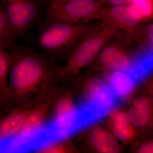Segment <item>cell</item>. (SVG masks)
Returning <instances> with one entry per match:
<instances>
[{"instance_id":"5b68a950","label":"cell","mask_w":153,"mask_h":153,"mask_svg":"<svg viewBox=\"0 0 153 153\" xmlns=\"http://www.w3.org/2000/svg\"><path fill=\"white\" fill-rule=\"evenodd\" d=\"M105 0H79L48 4L45 22L78 24L100 20Z\"/></svg>"},{"instance_id":"ac0fdd59","label":"cell","mask_w":153,"mask_h":153,"mask_svg":"<svg viewBox=\"0 0 153 153\" xmlns=\"http://www.w3.org/2000/svg\"><path fill=\"white\" fill-rule=\"evenodd\" d=\"M16 33L4 10L0 7V47L9 51L16 45Z\"/></svg>"},{"instance_id":"7402d4cb","label":"cell","mask_w":153,"mask_h":153,"mask_svg":"<svg viewBox=\"0 0 153 153\" xmlns=\"http://www.w3.org/2000/svg\"><path fill=\"white\" fill-rule=\"evenodd\" d=\"M137 152L141 153H153V140L146 142L140 145Z\"/></svg>"},{"instance_id":"9c48e42d","label":"cell","mask_w":153,"mask_h":153,"mask_svg":"<svg viewBox=\"0 0 153 153\" xmlns=\"http://www.w3.org/2000/svg\"><path fill=\"white\" fill-rule=\"evenodd\" d=\"M114 37L117 40H112V38L105 46L93 63L94 67L111 71H129L136 58L131 55L128 42Z\"/></svg>"},{"instance_id":"9a60e30c","label":"cell","mask_w":153,"mask_h":153,"mask_svg":"<svg viewBox=\"0 0 153 153\" xmlns=\"http://www.w3.org/2000/svg\"><path fill=\"white\" fill-rule=\"evenodd\" d=\"M111 126L113 134L121 141H130L135 136L136 129L127 112L119 111L115 113L111 118Z\"/></svg>"},{"instance_id":"30bf717a","label":"cell","mask_w":153,"mask_h":153,"mask_svg":"<svg viewBox=\"0 0 153 153\" xmlns=\"http://www.w3.org/2000/svg\"><path fill=\"white\" fill-rule=\"evenodd\" d=\"M85 100L95 105L105 117L119 103L120 100L108 84L100 77L94 74L85 78Z\"/></svg>"},{"instance_id":"d4e9b609","label":"cell","mask_w":153,"mask_h":153,"mask_svg":"<svg viewBox=\"0 0 153 153\" xmlns=\"http://www.w3.org/2000/svg\"><path fill=\"white\" fill-rule=\"evenodd\" d=\"M79 0H43L44 4H49L52 3H61L68 2L74 1Z\"/></svg>"},{"instance_id":"8992f818","label":"cell","mask_w":153,"mask_h":153,"mask_svg":"<svg viewBox=\"0 0 153 153\" xmlns=\"http://www.w3.org/2000/svg\"><path fill=\"white\" fill-rule=\"evenodd\" d=\"M101 22L111 28L114 36L129 42L139 43L143 24L135 16L128 5L111 6L105 4L102 12Z\"/></svg>"},{"instance_id":"5bb4252c","label":"cell","mask_w":153,"mask_h":153,"mask_svg":"<svg viewBox=\"0 0 153 153\" xmlns=\"http://www.w3.org/2000/svg\"><path fill=\"white\" fill-rule=\"evenodd\" d=\"M108 84L120 100L128 97L137 86L133 78L127 71H111Z\"/></svg>"},{"instance_id":"277c9868","label":"cell","mask_w":153,"mask_h":153,"mask_svg":"<svg viewBox=\"0 0 153 153\" xmlns=\"http://www.w3.org/2000/svg\"><path fill=\"white\" fill-rule=\"evenodd\" d=\"M114 30L101 22L85 36L68 57L65 66L59 67L58 82H67L93 64L102 49L114 36Z\"/></svg>"},{"instance_id":"3957f363","label":"cell","mask_w":153,"mask_h":153,"mask_svg":"<svg viewBox=\"0 0 153 153\" xmlns=\"http://www.w3.org/2000/svg\"><path fill=\"white\" fill-rule=\"evenodd\" d=\"M101 118L97 110L89 103L82 102L74 114L61 120H52L25 141L27 152H35L48 144L67 139Z\"/></svg>"},{"instance_id":"52a82bcc","label":"cell","mask_w":153,"mask_h":153,"mask_svg":"<svg viewBox=\"0 0 153 153\" xmlns=\"http://www.w3.org/2000/svg\"><path fill=\"white\" fill-rule=\"evenodd\" d=\"M1 6L16 33L22 36L39 22L43 0H1Z\"/></svg>"},{"instance_id":"44dd1931","label":"cell","mask_w":153,"mask_h":153,"mask_svg":"<svg viewBox=\"0 0 153 153\" xmlns=\"http://www.w3.org/2000/svg\"><path fill=\"white\" fill-rule=\"evenodd\" d=\"M140 44H147L153 47V23L143 24Z\"/></svg>"},{"instance_id":"8fae6325","label":"cell","mask_w":153,"mask_h":153,"mask_svg":"<svg viewBox=\"0 0 153 153\" xmlns=\"http://www.w3.org/2000/svg\"><path fill=\"white\" fill-rule=\"evenodd\" d=\"M127 113L135 129H146L153 126V103L149 96L134 98Z\"/></svg>"},{"instance_id":"7c38bea8","label":"cell","mask_w":153,"mask_h":153,"mask_svg":"<svg viewBox=\"0 0 153 153\" xmlns=\"http://www.w3.org/2000/svg\"><path fill=\"white\" fill-rule=\"evenodd\" d=\"M35 104L33 102L14 108L10 113L2 119L0 123L1 143L13 138L19 133Z\"/></svg>"},{"instance_id":"6da1fadb","label":"cell","mask_w":153,"mask_h":153,"mask_svg":"<svg viewBox=\"0 0 153 153\" xmlns=\"http://www.w3.org/2000/svg\"><path fill=\"white\" fill-rule=\"evenodd\" d=\"M9 88L12 106L33 103L45 89L56 67L44 53L16 44L9 51Z\"/></svg>"},{"instance_id":"ba28073f","label":"cell","mask_w":153,"mask_h":153,"mask_svg":"<svg viewBox=\"0 0 153 153\" xmlns=\"http://www.w3.org/2000/svg\"><path fill=\"white\" fill-rule=\"evenodd\" d=\"M55 91L51 89L38 99L19 133L13 138L1 143V151L18 143L40 131L47 124L50 108L53 106Z\"/></svg>"},{"instance_id":"2e32d148","label":"cell","mask_w":153,"mask_h":153,"mask_svg":"<svg viewBox=\"0 0 153 153\" xmlns=\"http://www.w3.org/2000/svg\"><path fill=\"white\" fill-rule=\"evenodd\" d=\"M53 107V120L57 121L74 114L78 109V105L74 104L70 94L57 88Z\"/></svg>"},{"instance_id":"e0dca14e","label":"cell","mask_w":153,"mask_h":153,"mask_svg":"<svg viewBox=\"0 0 153 153\" xmlns=\"http://www.w3.org/2000/svg\"><path fill=\"white\" fill-rule=\"evenodd\" d=\"M10 72L9 52L0 47V98L1 103L7 107L12 106L10 99L8 74Z\"/></svg>"},{"instance_id":"4fadbf2b","label":"cell","mask_w":153,"mask_h":153,"mask_svg":"<svg viewBox=\"0 0 153 153\" xmlns=\"http://www.w3.org/2000/svg\"><path fill=\"white\" fill-rule=\"evenodd\" d=\"M88 142L91 149L97 152L116 153L120 152V147L114 135L99 127L91 130L88 134Z\"/></svg>"},{"instance_id":"ffe728a7","label":"cell","mask_w":153,"mask_h":153,"mask_svg":"<svg viewBox=\"0 0 153 153\" xmlns=\"http://www.w3.org/2000/svg\"><path fill=\"white\" fill-rule=\"evenodd\" d=\"M71 143L67 139L50 143L42 147L35 152L36 153H70L74 152Z\"/></svg>"},{"instance_id":"603a6c76","label":"cell","mask_w":153,"mask_h":153,"mask_svg":"<svg viewBox=\"0 0 153 153\" xmlns=\"http://www.w3.org/2000/svg\"><path fill=\"white\" fill-rule=\"evenodd\" d=\"M131 0H105L107 5L111 6L128 5Z\"/></svg>"},{"instance_id":"cb8c5ba5","label":"cell","mask_w":153,"mask_h":153,"mask_svg":"<svg viewBox=\"0 0 153 153\" xmlns=\"http://www.w3.org/2000/svg\"><path fill=\"white\" fill-rule=\"evenodd\" d=\"M146 86L149 93V96L150 97L153 103V76L148 78L146 80Z\"/></svg>"},{"instance_id":"d6986e66","label":"cell","mask_w":153,"mask_h":153,"mask_svg":"<svg viewBox=\"0 0 153 153\" xmlns=\"http://www.w3.org/2000/svg\"><path fill=\"white\" fill-rule=\"evenodd\" d=\"M128 5L142 23L153 19V0H131Z\"/></svg>"},{"instance_id":"7a4b0ae2","label":"cell","mask_w":153,"mask_h":153,"mask_svg":"<svg viewBox=\"0 0 153 153\" xmlns=\"http://www.w3.org/2000/svg\"><path fill=\"white\" fill-rule=\"evenodd\" d=\"M98 24L95 22L41 23L36 39L37 47L46 55L68 60L77 45Z\"/></svg>"}]
</instances>
